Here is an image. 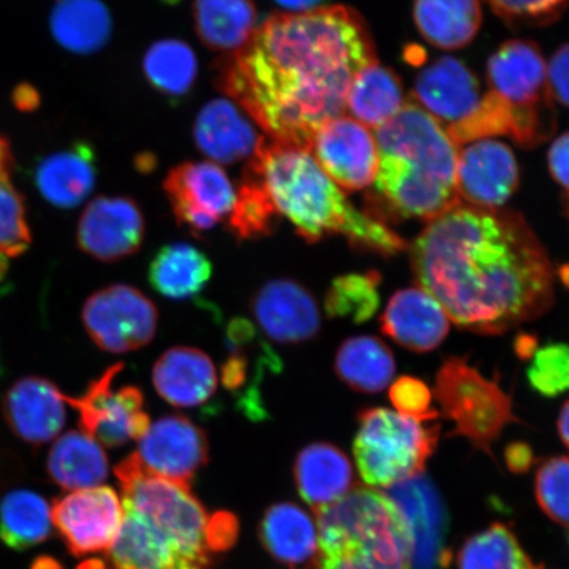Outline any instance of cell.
<instances>
[{"instance_id": "1", "label": "cell", "mask_w": 569, "mask_h": 569, "mask_svg": "<svg viewBox=\"0 0 569 569\" xmlns=\"http://www.w3.org/2000/svg\"><path fill=\"white\" fill-rule=\"evenodd\" d=\"M377 61L371 32L347 6L274 13L220 70V84L270 139L309 149L346 116L356 76Z\"/></svg>"}, {"instance_id": "2", "label": "cell", "mask_w": 569, "mask_h": 569, "mask_svg": "<svg viewBox=\"0 0 569 569\" xmlns=\"http://www.w3.org/2000/svg\"><path fill=\"white\" fill-rule=\"evenodd\" d=\"M410 260L418 283L462 330L501 336L553 302L549 254L518 212L459 203L430 220Z\"/></svg>"}, {"instance_id": "3", "label": "cell", "mask_w": 569, "mask_h": 569, "mask_svg": "<svg viewBox=\"0 0 569 569\" xmlns=\"http://www.w3.org/2000/svg\"><path fill=\"white\" fill-rule=\"evenodd\" d=\"M246 172L262 184L279 216L309 243L341 234L358 251L383 258L407 249V241L386 222L348 201L309 149L264 139Z\"/></svg>"}, {"instance_id": "4", "label": "cell", "mask_w": 569, "mask_h": 569, "mask_svg": "<svg viewBox=\"0 0 569 569\" xmlns=\"http://www.w3.org/2000/svg\"><path fill=\"white\" fill-rule=\"evenodd\" d=\"M373 133L379 148L376 202L389 216L430 222L461 203L457 190L460 148L421 107L408 101Z\"/></svg>"}, {"instance_id": "5", "label": "cell", "mask_w": 569, "mask_h": 569, "mask_svg": "<svg viewBox=\"0 0 569 569\" xmlns=\"http://www.w3.org/2000/svg\"><path fill=\"white\" fill-rule=\"evenodd\" d=\"M488 92L471 117L453 128L460 144L509 137L518 146L543 144L557 131L558 120L547 78V63L528 40L505 42L490 57Z\"/></svg>"}, {"instance_id": "6", "label": "cell", "mask_w": 569, "mask_h": 569, "mask_svg": "<svg viewBox=\"0 0 569 569\" xmlns=\"http://www.w3.org/2000/svg\"><path fill=\"white\" fill-rule=\"evenodd\" d=\"M386 408L362 410L353 457L368 486L389 488L425 471L436 451L439 425Z\"/></svg>"}, {"instance_id": "7", "label": "cell", "mask_w": 569, "mask_h": 569, "mask_svg": "<svg viewBox=\"0 0 569 569\" xmlns=\"http://www.w3.org/2000/svg\"><path fill=\"white\" fill-rule=\"evenodd\" d=\"M116 475L124 509L146 517L184 551L211 563L212 552L218 551L213 516L208 515L190 487L147 472L133 453L119 462Z\"/></svg>"}, {"instance_id": "8", "label": "cell", "mask_w": 569, "mask_h": 569, "mask_svg": "<svg viewBox=\"0 0 569 569\" xmlns=\"http://www.w3.org/2000/svg\"><path fill=\"white\" fill-rule=\"evenodd\" d=\"M316 513L320 555L366 550L410 563L407 526L396 505L380 490L353 488Z\"/></svg>"}, {"instance_id": "9", "label": "cell", "mask_w": 569, "mask_h": 569, "mask_svg": "<svg viewBox=\"0 0 569 569\" xmlns=\"http://www.w3.org/2000/svg\"><path fill=\"white\" fill-rule=\"evenodd\" d=\"M433 397L453 423L452 437H462L488 455L505 427L518 422L513 402L497 380H489L467 359L451 356L437 373Z\"/></svg>"}, {"instance_id": "10", "label": "cell", "mask_w": 569, "mask_h": 569, "mask_svg": "<svg viewBox=\"0 0 569 569\" xmlns=\"http://www.w3.org/2000/svg\"><path fill=\"white\" fill-rule=\"evenodd\" d=\"M84 330L101 350L127 353L151 343L159 311L130 284H111L88 298L82 310Z\"/></svg>"}, {"instance_id": "11", "label": "cell", "mask_w": 569, "mask_h": 569, "mask_svg": "<svg viewBox=\"0 0 569 569\" xmlns=\"http://www.w3.org/2000/svg\"><path fill=\"white\" fill-rule=\"evenodd\" d=\"M123 368L118 362L92 381L82 396H67L68 405L78 411L81 431L111 448L139 440L151 426L142 391L133 386L113 387Z\"/></svg>"}, {"instance_id": "12", "label": "cell", "mask_w": 569, "mask_h": 569, "mask_svg": "<svg viewBox=\"0 0 569 569\" xmlns=\"http://www.w3.org/2000/svg\"><path fill=\"white\" fill-rule=\"evenodd\" d=\"M396 505L409 533L410 568L440 569L450 565L446 546L447 511L440 493L425 472L382 490Z\"/></svg>"}, {"instance_id": "13", "label": "cell", "mask_w": 569, "mask_h": 569, "mask_svg": "<svg viewBox=\"0 0 569 569\" xmlns=\"http://www.w3.org/2000/svg\"><path fill=\"white\" fill-rule=\"evenodd\" d=\"M123 518L122 500L110 487L73 490L52 507V522L74 557L109 551Z\"/></svg>"}, {"instance_id": "14", "label": "cell", "mask_w": 569, "mask_h": 569, "mask_svg": "<svg viewBox=\"0 0 569 569\" xmlns=\"http://www.w3.org/2000/svg\"><path fill=\"white\" fill-rule=\"evenodd\" d=\"M309 151L341 190L373 187L379 148L373 131L358 120L347 116L327 120L312 137Z\"/></svg>"}, {"instance_id": "15", "label": "cell", "mask_w": 569, "mask_h": 569, "mask_svg": "<svg viewBox=\"0 0 569 569\" xmlns=\"http://www.w3.org/2000/svg\"><path fill=\"white\" fill-rule=\"evenodd\" d=\"M178 223L202 234L230 217L237 190L216 162H184L163 183Z\"/></svg>"}, {"instance_id": "16", "label": "cell", "mask_w": 569, "mask_h": 569, "mask_svg": "<svg viewBox=\"0 0 569 569\" xmlns=\"http://www.w3.org/2000/svg\"><path fill=\"white\" fill-rule=\"evenodd\" d=\"M133 452L147 472L190 487L209 461V440L183 416H167L148 427Z\"/></svg>"}, {"instance_id": "17", "label": "cell", "mask_w": 569, "mask_h": 569, "mask_svg": "<svg viewBox=\"0 0 569 569\" xmlns=\"http://www.w3.org/2000/svg\"><path fill=\"white\" fill-rule=\"evenodd\" d=\"M229 356L222 365L223 387L238 398V407L248 418H266L260 382L267 372H279L282 362L252 322L233 318L226 330Z\"/></svg>"}, {"instance_id": "18", "label": "cell", "mask_w": 569, "mask_h": 569, "mask_svg": "<svg viewBox=\"0 0 569 569\" xmlns=\"http://www.w3.org/2000/svg\"><path fill=\"white\" fill-rule=\"evenodd\" d=\"M144 234V216L138 203L126 197L96 198L77 226L78 247L102 262L120 261L137 253Z\"/></svg>"}, {"instance_id": "19", "label": "cell", "mask_w": 569, "mask_h": 569, "mask_svg": "<svg viewBox=\"0 0 569 569\" xmlns=\"http://www.w3.org/2000/svg\"><path fill=\"white\" fill-rule=\"evenodd\" d=\"M518 183V161L503 142L482 139L459 149L457 190L461 203L500 209L516 193Z\"/></svg>"}, {"instance_id": "20", "label": "cell", "mask_w": 569, "mask_h": 569, "mask_svg": "<svg viewBox=\"0 0 569 569\" xmlns=\"http://www.w3.org/2000/svg\"><path fill=\"white\" fill-rule=\"evenodd\" d=\"M481 99L473 71L455 57L443 56L418 74L411 101L448 130L471 117Z\"/></svg>"}, {"instance_id": "21", "label": "cell", "mask_w": 569, "mask_h": 569, "mask_svg": "<svg viewBox=\"0 0 569 569\" xmlns=\"http://www.w3.org/2000/svg\"><path fill=\"white\" fill-rule=\"evenodd\" d=\"M251 310L262 332L277 343L301 345L320 330V312L315 297L302 283L272 280L252 298Z\"/></svg>"}, {"instance_id": "22", "label": "cell", "mask_w": 569, "mask_h": 569, "mask_svg": "<svg viewBox=\"0 0 569 569\" xmlns=\"http://www.w3.org/2000/svg\"><path fill=\"white\" fill-rule=\"evenodd\" d=\"M67 395L44 377L28 376L7 390L2 409L7 425L23 442L41 446L60 436L67 422Z\"/></svg>"}, {"instance_id": "23", "label": "cell", "mask_w": 569, "mask_h": 569, "mask_svg": "<svg viewBox=\"0 0 569 569\" xmlns=\"http://www.w3.org/2000/svg\"><path fill=\"white\" fill-rule=\"evenodd\" d=\"M112 569H208L168 533L137 511L124 509L122 528L109 550Z\"/></svg>"}, {"instance_id": "24", "label": "cell", "mask_w": 569, "mask_h": 569, "mask_svg": "<svg viewBox=\"0 0 569 569\" xmlns=\"http://www.w3.org/2000/svg\"><path fill=\"white\" fill-rule=\"evenodd\" d=\"M381 331L412 352L436 350L450 331L442 306L422 288L398 290L381 316Z\"/></svg>"}, {"instance_id": "25", "label": "cell", "mask_w": 569, "mask_h": 569, "mask_svg": "<svg viewBox=\"0 0 569 569\" xmlns=\"http://www.w3.org/2000/svg\"><path fill=\"white\" fill-rule=\"evenodd\" d=\"M152 380L162 400L183 409L201 407L218 388L212 360L191 347H174L163 352L156 361Z\"/></svg>"}, {"instance_id": "26", "label": "cell", "mask_w": 569, "mask_h": 569, "mask_svg": "<svg viewBox=\"0 0 569 569\" xmlns=\"http://www.w3.org/2000/svg\"><path fill=\"white\" fill-rule=\"evenodd\" d=\"M194 140L199 151L216 163H233L252 159L264 139L237 103L213 99L198 113Z\"/></svg>"}, {"instance_id": "27", "label": "cell", "mask_w": 569, "mask_h": 569, "mask_svg": "<svg viewBox=\"0 0 569 569\" xmlns=\"http://www.w3.org/2000/svg\"><path fill=\"white\" fill-rule=\"evenodd\" d=\"M96 182V152L87 141H77L47 156L34 170L36 189L57 209L80 206L94 190Z\"/></svg>"}, {"instance_id": "28", "label": "cell", "mask_w": 569, "mask_h": 569, "mask_svg": "<svg viewBox=\"0 0 569 569\" xmlns=\"http://www.w3.org/2000/svg\"><path fill=\"white\" fill-rule=\"evenodd\" d=\"M295 480L303 501L316 511L353 489V468L347 455L330 443H312L298 453Z\"/></svg>"}, {"instance_id": "29", "label": "cell", "mask_w": 569, "mask_h": 569, "mask_svg": "<svg viewBox=\"0 0 569 569\" xmlns=\"http://www.w3.org/2000/svg\"><path fill=\"white\" fill-rule=\"evenodd\" d=\"M267 551L290 568L315 563L318 552V526L308 511L283 502L267 510L260 526Z\"/></svg>"}, {"instance_id": "30", "label": "cell", "mask_w": 569, "mask_h": 569, "mask_svg": "<svg viewBox=\"0 0 569 569\" xmlns=\"http://www.w3.org/2000/svg\"><path fill=\"white\" fill-rule=\"evenodd\" d=\"M412 18L419 33L445 51L471 44L482 23L480 0H416Z\"/></svg>"}, {"instance_id": "31", "label": "cell", "mask_w": 569, "mask_h": 569, "mask_svg": "<svg viewBox=\"0 0 569 569\" xmlns=\"http://www.w3.org/2000/svg\"><path fill=\"white\" fill-rule=\"evenodd\" d=\"M49 478L62 489L101 487L109 476V458L101 443L83 431L57 438L47 459Z\"/></svg>"}, {"instance_id": "32", "label": "cell", "mask_w": 569, "mask_h": 569, "mask_svg": "<svg viewBox=\"0 0 569 569\" xmlns=\"http://www.w3.org/2000/svg\"><path fill=\"white\" fill-rule=\"evenodd\" d=\"M193 18L198 38L217 52L238 53L258 30L253 0H194Z\"/></svg>"}, {"instance_id": "33", "label": "cell", "mask_w": 569, "mask_h": 569, "mask_svg": "<svg viewBox=\"0 0 569 569\" xmlns=\"http://www.w3.org/2000/svg\"><path fill=\"white\" fill-rule=\"evenodd\" d=\"M53 38L67 51H101L112 33L109 9L101 0H56L49 18Z\"/></svg>"}, {"instance_id": "34", "label": "cell", "mask_w": 569, "mask_h": 569, "mask_svg": "<svg viewBox=\"0 0 569 569\" xmlns=\"http://www.w3.org/2000/svg\"><path fill=\"white\" fill-rule=\"evenodd\" d=\"M212 264L201 249L187 243L162 247L148 269L151 287L169 300L183 301L198 296L209 283Z\"/></svg>"}, {"instance_id": "35", "label": "cell", "mask_w": 569, "mask_h": 569, "mask_svg": "<svg viewBox=\"0 0 569 569\" xmlns=\"http://www.w3.org/2000/svg\"><path fill=\"white\" fill-rule=\"evenodd\" d=\"M407 103L400 77L377 60L356 76L347 98V111L375 131L393 119Z\"/></svg>"}, {"instance_id": "36", "label": "cell", "mask_w": 569, "mask_h": 569, "mask_svg": "<svg viewBox=\"0 0 569 569\" xmlns=\"http://www.w3.org/2000/svg\"><path fill=\"white\" fill-rule=\"evenodd\" d=\"M339 379L360 393H379L396 375L393 352L381 339L355 337L339 347L336 358Z\"/></svg>"}, {"instance_id": "37", "label": "cell", "mask_w": 569, "mask_h": 569, "mask_svg": "<svg viewBox=\"0 0 569 569\" xmlns=\"http://www.w3.org/2000/svg\"><path fill=\"white\" fill-rule=\"evenodd\" d=\"M52 508L33 490L18 489L0 501V540L13 551H27L51 536Z\"/></svg>"}, {"instance_id": "38", "label": "cell", "mask_w": 569, "mask_h": 569, "mask_svg": "<svg viewBox=\"0 0 569 569\" xmlns=\"http://www.w3.org/2000/svg\"><path fill=\"white\" fill-rule=\"evenodd\" d=\"M11 142L0 134V253L18 258L32 243L23 194L13 182Z\"/></svg>"}, {"instance_id": "39", "label": "cell", "mask_w": 569, "mask_h": 569, "mask_svg": "<svg viewBox=\"0 0 569 569\" xmlns=\"http://www.w3.org/2000/svg\"><path fill=\"white\" fill-rule=\"evenodd\" d=\"M458 569H539L507 525L493 523L461 546Z\"/></svg>"}, {"instance_id": "40", "label": "cell", "mask_w": 569, "mask_h": 569, "mask_svg": "<svg viewBox=\"0 0 569 569\" xmlns=\"http://www.w3.org/2000/svg\"><path fill=\"white\" fill-rule=\"evenodd\" d=\"M142 69L152 88L163 96L180 98L193 88L198 60L187 42L162 40L148 49Z\"/></svg>"}, {"instance_id": "41", "label": "cell", "mask_w": 569, "mask_h": 569, "mask_svg": "<svg viewBox=\"0 0 569 569\" xmlns=\"http://www.w3.org/2000/svg\"><path fill=\"white\" fill-rule=\"evenodd\" d=\"M381 276L376 270L337 277L327 290L325 308L330 318L365 323L380 308Z\"/></svg>"}, {"instance_id": "42", "label": "cell", "mask_w": 569, "mask_h": 569, "mask_svg": "<svg viewBox=\"0 0 569 569\" xmlns=\"http://www.w3.org/2000/svg\"><path fill=\"white\" fill-rule=\"evenodd\" d=\"M279 217L266 189L246 172L229 217L230 231L240 240L264 238L274 231Z\"/></svg>"}, {"instance_id": "43", "label": "cell", "mask_w": 569, "mask_h": 569, "mask_svg": "<svg viewBox=\"0 0 569 569\" xmlns=\"http://www.w3.org/2000/svg\"><path fill=\"white\" fill-rule=\"evenodd\" d=\"M533 486L545 515L569 528V458L546 459L538 468Z\"/></svg>"}, {"instance_id": "44", "label": "cell", "mask_w": 569, "mask_h": 569, "mask_svg": "<svg viewBox=\"0 0 569 569\" xmlns=\"http://www.w3.org/2000/svg\"><path fill=\"white\" fill-rule=\"evenodd\" d=\"M528 380L533 390L543 397H558L569 390V346L547 345L533 353L528 369Z\"/></svg>"}, {"instance_id": "45", "label": "cell", "mask_w": 569, "mask_h": 569, "mask_svg": "<svg viewBox=\"0 0 569 569\" xmlns=\"http://www.w3.org/2000/svg\"><path fill=\"white\" fill-rule=\"evenodd\" d=\"M487 3L511 23L540 26L557 20L569 0H487Z\"/></svg>"}, {"instance_id": "46", "label": "cell", "mask_w": 569, "mask_h": 569, "mask_svg": "<svg viewBox=\"0 0 569 569\" xmlns=\"http://www.w3.org/2000/svg\"><path fill=\"white\" fill-rule=\"evenodd\" d=\"M389 398L400 415L432 422L438 411L432 408V393L422 380L403 376L390 387Z\"/></svg>"}, {"instance_id": "47", "label": "cell", "mask_w": 569, "mask_h": 569, "mask_svg": "<svg viewBox=\"0 0 569 569\" xmlns=\"http://www.w3.org/2000/svg\"><path fill=\"white\" fill-rule=\"evenodd\" d=\"M309 569H411L409 563L390 560L372 551H352L341 555H319Z\"/></svg>"}, {"instance_id": "48", "label": "cell", "mask_w": 569, "mask_h": 569, "mask_svg": "<svg viewBox=\"0 0 569 569\" xmlns=\"http://www.w3.org/2000/svg\"><path fill=\"white\" fill-rule=\"evenodd\" d=\"M547 78L553 102L569 109V42L561 46L547 63Z\"/></svg>"}, {"instance_id": "49", "label": "cell", "mask_w": 569, "mask_h": 569, "mask_svg": "<svg viewBox=\"0 0 569 569\" xmlns=\"http://www.w3.org/2000/svg\"><path fill=\"white\" fill-rule=\"evenodd\" d=\"M549 168L555 181L569 193V131L552 142Z\"/></svg>"}, {"instance_id": "50", "label": "cell", "mask_w": 569, "mask_h": 569, "mask_svg": "<svg viewBox=\"0 0 569 569\" xmlns=\"http://www.w3.org/2000/svg\"><path fill=\"white\" fill-rule=\"evenodd\" d=\"M507 461L511 471L523 473L532 462L531 448L526 443H513L507 448Z\"/></svg>"}, {"instance_id": "51", "label": "cell", "mask_w": 569, "mask_h": 569, "mask_svg": "<svg viewBox=\"0 0 569 569\" xmlns=\"http://www.w3.org/2000/svg\"><path fill=\"white\" fill-rule=\"evenodd\" d=\"M274 2L289 13H302L319 9L323 0H274Z\"/></svg>"}, {"instance_id": "52", "label": "cell", "mask_w": 569, "mask_h": 569, "mask_svg": "<svg viewBox=\"0 0 569 569\" xmlns=\"http://www.w3.org/2000/svg\"><path fill=\"white\" fill-rule=\"evenodd\" d=\"M16 102L21 110H32L39 103V97L32 88L21 87L16 92Z\"/></svg>"}, {"instance_id": "53", "label": "cell", "mask_w": 569, "mask_h": 569, "mask_svg": "<svg viewBox=\"0 0 569 569\" xmlns=\"http://www.w3.org/2000/svg\"><path fill=\"white\" fill-rule=\"evenodd\" d=\"M558 430L561 442H563L569 450V401H567L560 410Z\"/></svg>"}, {"instance_id": "54", "label": "cell", "mask_w": 569, "mask_h": 569, "mask_svg": "<svg viewBox=\"0 0 569 569\" xmlns=\"http://www.w3.org/2000/svg\"><path fill=\"white\" fill-rule=\"evenodd\" d=\"M31 569H63L59 560L52 557H39L32 561Z\"/></svg>"}, {"instance_id": "55", "label": "cell", "mask_w": 569, "mask_h": 569, "mask_svg": "<svg viewBox=\"0 0 569 569\" xmlns=\"http://www.w3.org/2000/svg\"><path fill=\"white\" fill-rule=\"evenodd\" d=\"M77 569H104V566H103V563H101V561L88 560V561H84V563H82Z\"/></svg>"}, {"instance_id": "56", "label": "cell", "mask_w": 569, "mask_h": 569, "mask_svg": "<svg viewBox=\"0 0 569 569\" xmlns=\"http://www.w3.org/2000/svg\"><path fill=\"white\" fill-rule=\"evenodd\" d=\"M7 270H9V258L0 253V280L3 279V277L7 273Z\"/></svg>"}, {"instance_id": "57", "label": "cell", "mask_w": 569, "mask_h": 569, "mask_svg": "<svg viewBox=\"0 0 569 569\" xmlns=\"http://www.w3.org/2000/svg\"><path fill=\"white\" fill-rule=\"evenodd\" d=\"M561 277H563L566 284H568V287H569V267L567 268V272H563V274H561Z\"/></svg>"}, {"instance_id": "58", "label": "cell", "mask_w": 569, "mask_h": 569, "mask_svg": "<svg viewBox=\"0 0 569 569\" xmlns=\"http://www.w3.org/2000/svg\"><path fill=\"white\" fill-rule=\"evenodd\" d=\"M567 211H568V218H569V193H567Z\"/></svg>"}, {"instance_id": "59", "label": "cell", "mask_w": 569, "mask_h": 569, "mask_svg": "<svg viewBox=\"0 0 569 569\" xmlns=\"http://www.w3.org/2000/svg\"><path fill=\"white\" fill-rule=\"evenodd\" d=\"M568 542H569V533H568Z\"/></svg>"}, {"instance_id": "60", "label": "cell", "mask_w": 569, "mask_h": 569, "mask_svg": "<svg viewBox=\"0 0 569 569\" xmlns=\"http://www.w3.org/2000/svg\"><path fill=\"white\" fill-rule=\"evenodd\" d=\"M539 569H543L542 567H539Z\"/></svg>"}]
</instances>
